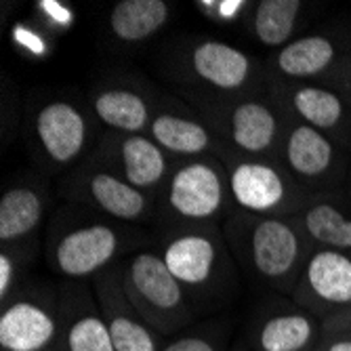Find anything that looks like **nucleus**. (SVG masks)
<instances>
[{
    "instance_id": "nucleus-12",
    "label": "nucleus",
    "mask_w": 351,
    "mask_h": 351,
    "mask_svg": "<svg viewBox=\"0 0 351 351\" xmlns=\"http://www.w3.org/2000/svg\"><path fill=\"white\" fill-rule=\"evenodd\" d=\"M43 217L40 198L29 189H11L0 200V238L13 240L32 232Z\"/></svg>"
},
{
    "instance_id": "nucleus-23",
    "label": "nucleus",
    "mask_w": 351,
    "mask_h": 351,
    "mask_svg": "<svg viewBox=\"0 0 351 351\" xmlns=\"http://www.w3.org/2000/svg\"><path fill=\"white\" fill-rule=\"evenodd\" d=\"M295 108L311 124L328 129L341 118V101L337 95L324 88H303L295 95Z\"/></svg>"
},
{
    "instance_id": "nucleus-26",
    "label": "nucleus",
    "mask_w": 351,
    "mask_h": 351,
    "mask_svg": "<svg viewBox=\"0 0 351 351\" xmlns=\"http://www.w3.org/2000/svg\"><path fill=\"white\" fill-rule=\"evenodd\" d=\"M165 351H215V349L206 341H202V339L187 337V339H179V341L171 343Z\"/></svg>"
},
{
    "instance_id": "nucleus-17",
    "label": "nucleus",
    "mask_w": 351,
    "mask_h": 351,
    "mask_svg": "<svg viewBox=\"0 0 351 351\" xmlns=\"http://www.w3.org/2000/svg\"><path fill=\"white\" fill-rule=\"evenodd\" d=\"M95 110L104 122L122 131H139L147 122V106L131 90H108L99 95Z\"/></svg>"
},
{
    "instance_id": "nucleus-19",
    "label": "nucleus",
    "mask_w": 351,
    "mask_h": 351,
    "mask_svg": "<svg viewBox=\"0 0 351 351\" xmlns=\"http://www.w3.org/2000/svg\"><path fill=\"white\" fill-rule=\"evenodd\" d=\"M299 0H263L257 7L254 29L261 43L276 47L291 36L299 13Z\"/></svg>"
},
{
    "instance_id": "nucleus-7",
    "label": "nucleus",
    "mask_w": 351,
    "mask_h": 351,
    "mask_svg": "<svg viewBox=\"0 0 351 351\" xmlns=\"http://www.w3.org/2000/svg\"><path fill=\"white\" fill-rule=\"evenodd\" d=\"M131 280L137 293L158 309H173L181 303L179 280L156 254H139L131 265Z\"/></svg>"
},
{
    "instance_id": "nucleus-9",
    "label": "nucleus",
    "mask_w": 351,
    "mask_h": 351,
    "mask_svg": "<svg viewBox=\"0 0 351 351\" xmlns=\"http://www.w3.org/2000/svg\"><path fill=\"white\" fill-rule=\"evenodd\" d=\"M169 17V5L162 0H122L112 11L110 23L122 40H143L160 29Z\"/></svg>"
},
{
    "instance_id": "nucleus-24",
    "label": "nucleus",
    "mask_w": 351,
    "mask_h": 351,
    "mask_svg": "<svg viewBox=\"0 0 351 351\" xmlns=\"http://www.w3.org/2000/svg\"><path fill=\"white\" fill-rule=\"evenodd\" d=\"M68 345L70 351H116L110 324L101 322L95 315L82 317L70 328Z\"/></svg>"
},
{
    "instance_id": "nucleus-13",
    "label": "nucleus",
    "mask_w": 351,
    "mask_h": 351,
    "mask_svg": "<svg viewBox=\"0 0 351 351\" xmlns=\"http://www.w3.org/2000/svg\"><path fill=\"white\" fill-rule=\"evenodd\" d=\"M335 57L332 45L322 36H307L301 38L286 49H282L278 57V66L289 76H313L322 72Z\"/></svg>"
},
{
    "instance_id": "nucleus-6",
    "label": "nucleus",
    "mask_w": 351,
    "mask_h": 351,
    "mask_svg": "<svg viewBox=\"0 0 351 351\" xmlns=\"http://www.w3.org/2000/svg\"><path fill=\"white\" fill-rule=\"evenodd\" d=\"M194 68L219 88H238L244 84L250 63L244 53L223 43H204L194 51Z\"/></svg>"
},
{
    "instance_id": "nucleus-15",
    "label": "nucleus",
    "mask_w": 351,
    "mask_h": 351,
    "mask_svg": "<svg viewBox=\"0 0 351 351\" xmlns=\"http://www.w3.org/2000/svg\"><path fill=\"white\" fill-rule=\"evenodd\" d=\"M276 135V120L261 104H242L234 112V141L248 149H265Z\"/></svg>"
},
{
    "instance_id": "nucleus-25",
    "label": "nucleus",
    "mask_w": 351,
    "mask_h": 351,
    "mask_svg": "<svg viewBox=\"0 0 351 351\" xmlns=\"http://www.w3.org/2000/svg\"><path fill=\"white\" fill-rule=\"evenodd\" d=\"M110 332L116 351H156L154 339L145 326L126 315H116L110 322Z\"/></svg>"
},
{
    "instance_id": "nucleus-2",
    "label": "nucleus",
    "mask_w": 351,
    "mask_h": 351,
    "mask_svg": "<svg viewBox=\"0 0 351 351\" xmlns=\"http://www.w3.org/2000/svg\"><path fill=\"white\" fill-rule=\"evenodd\" d=\"M171 204L185 217H210L221 204V181L206 165L181 169L171 185Z\"/></svg>"
},
{
    "instance_id": "nucleus-14",
    "label": "nucleus",
    "mask_w": 351,
    "mask_h": 351,
    "mask_svg": "<svg viewBox=\"0 0 351 351\" xmlns=\"http://www.w3.org/2000/svg\"><path fill=\"white\" fill-rule=\"evenodd\" d=\"M332 158L330 143L311 126H299L289 139V162L301 175H320Z\"/></svg>"
},
{
    "instance_id": "nucleus-16",
    "label": "nucleus",
    "mask_w": 351,
    "mask_h": 351,
    "mask_svg": "<svg viewBox=\"0 0 351 351\" xmlns=\"http://www.w3.org/2000/svg\"><path fill=\"white\" fill-rule=\"evenodd\" d=\"M122 160L126 179L137 187L154 185L165 175V158L152 141L145 137H131L122 145Z\"/></svg>"
},
{
    "instance_id": "nucleus-5",
    "label": "nucleus",
    "mask_w": 351,
    "mask_h": 351,
    "mask_svg": "<svg viewBox=\"0 0 351 351\" xmlns=\"http://www.w3.org/2000/svg\"><path fill=\"white\" fill-rule=\"evenodd\" d=\"M299 242L295 232L282 221H261L252 234L254 265L263 276H284L297 259Z\"/></svg>"
},
{
    "instance_id": "nucleus-10",
    "label": "nucleus",
    "mask_w": 351,
    "mask_h": 351,
    "mask_svg": "<svg viewBox=\"0 0 351 351\" xmlns=\"http://www.w3.org/2000/svg\"><path fill=\"white\" fill-rule=\"evenodd\" d=\"M307 280L313 293L324 301H351V261L339 252H317L309 261Z\"/></svg>"
},
{
    "instance_id": "nucleus-22",
    "label": "nucleus",
    "mask_w": 351,
    "mask_h": 351,
    "mask_svg": "<svg viewBox=\"0 0 351 351\" xmlns=\"http://www.w3.org/2000/svg\"><path fill=\"white\" fill-rule=\"evenodd\" d=\"M305 221L315 240L339 248H351V221H347L337 208L326 204L313 206Z\"/></svg>"
},
{
    "instance_id": "nucleus-27",
    "label": "nucleus",
    "mask_w": 351,
    "mask_h": 351,
    "mask_svg": "<svg viewBox=\"0 0 351 351\" xmlns=\"http://www.w3.org/2000/svg\"><path fill=\"white\" fill-rule=\"evenodd\" d=\"M11 280H13V263L7 254H3V257H0V295L3 297L9 293Z\"/></svg>"
},
{
    "instance_id": "nucleus-18",
    "label": "nucleus",
    "mask_w": 351,
    "mask_h": 351,
    "mask_svg": "<svg viewBox=\"0 0 351 351\" xmlns=\"http://www.w3.org/2000/svg\"><path fill=\"white\" fill-rule=\"evenodd\" d=\"M90 191L95 200L118 219H137L145 208L143 196L133 185H126L106 173L90 181Z\"/></svg>"
},
{
    "instance_id": "nucleus-28",
    "label": "nucleus",
    "mask_w": 351,
    "mask_h": 351,
    "mask_svg": "<svg viewBox=\"0 0 351 351\" xmlns=\"http://www.w3.org/2000/svg\"><path fill=\"white\" fill-rule=\"evenodd\" d=\"M204 5H208V7H215V11L217 13H221V15H226V17H232L244 3H204Z\"/></svg>"
},
{
    "instance_id": "nucleus-20",
    "label": "nucleus",
    "mask_w": 351,
    "mask_h": 351,
    "mask_svg": "<svg viewBox=\"0 0 351 351\" xmlns=\"http://www.w3.org/2000/svg\"><path fill=\"white\" fill-rule=\"evenodd\" d=\"M154 137L179 154H198L208 145V135L200 124L177 116H158L152 124Z\"/></svg>"
},
{
    "instance_id": "nucleus-29",
    "label": "nucleus",
    "mask_w": 351,
    "mask_h": 351,
    "mask_svg": "<svg viewBox=\"0 0 351 351\" xmlns=\"http://www.w3.org/2000/svg\"><path fill=\"white\" fill-rule=\"evenodd\" d=\"M328 351H351V341H339Z\"/></svg>"
},
{
    "instance_id": "nucleus-4",
    "label": "nucleus",
    "mask_w": 351,
    "mask_h": 351,
    "mask_svg": "<svg viewBox=\"0 0 351 351\" xmlns=\"http://www.w3.org/2000/svg\"><path fill=\"white\" fill-rule=\"evenodd\" d=\"M36 129L45 149L57 162H68L82 149L84 120L68 104H51L38 114Z\"/></svg>"
},
{
    "instance_id": "nucleus-3",
    "label": "nucleus",
    "mask_w": 351,
    "mask_h": 351,
    "mask_svg": "<svg viewBox=\"0 0 351 351\" xmlns=\"http://www.w3.org/2000/svg\"><path fill=\"white\" fill-rule=\"evenodd\" d=\"M55 335L53 317L32 303H17L0 317V345L7 351H38Z\"/></svg>"
},
{
    "instance_id": "nucleus-11",
    "label": "nucleus",
    "mask_w": 351,
    "mask_h": 351,
    "mask_svg": "<svg viewBox=\"0 0 351 351\" xmlns=\"http://www.w3.org/2000/svg\"><path fill=\"white\" fill-rule=\"evenodd\" d=\"M215 261V248L206 238L185 236L175 240L165 254L171 274L185 284H200L208 278Z\"/></svg>"
},
{
    "instance_id": "nucleus-8",
    "label": "nucleus",
    "mask_w": 351,
    "mask_h": 351,
    "mask_svg": "<svg viewBox=\"0 0 351 351\" xmlns=\"http://www.w3.org/2000/svg\"><path fill=\"white\" fill-rule=\"evenodd\" d=\"M232 189L236 200L250 210H267L284 196L280 175L265 165H240L232 175Z\"/></svg>"
},
{
    "instance_id": "nucleus-21",
    "label": "nucleus",
    "mask_w": 351,
    "mask_h": 351,
    "mask_svg": "<svg viewBox=\"0 0 351 351\" xmlns=\"http://www.w3.org/2000/svg\"><path fill=\"white\" fill-rule=\"evenodd\" d=\"M313 335L311 322L303 315H278L261 330V347L265 351H299Z\"/></svg>"
},
{
    "instance_id": "nucleus-1",
    "label": "nucleus",
    "mask_w": 351,
    "mask_h": 351,
    "mask_svg": "<svg viewBox=\"0 0 351 351\" xmlns=\"http://www.w3.org/2000/svg\"><path fill=\"white\" fill-rule=\"evenodd\" d=\"M116 250V234L106 226H90L66 236L57 246V261L63 274L86 276L106 265Z\"/></svg>"
}]
</instances>
